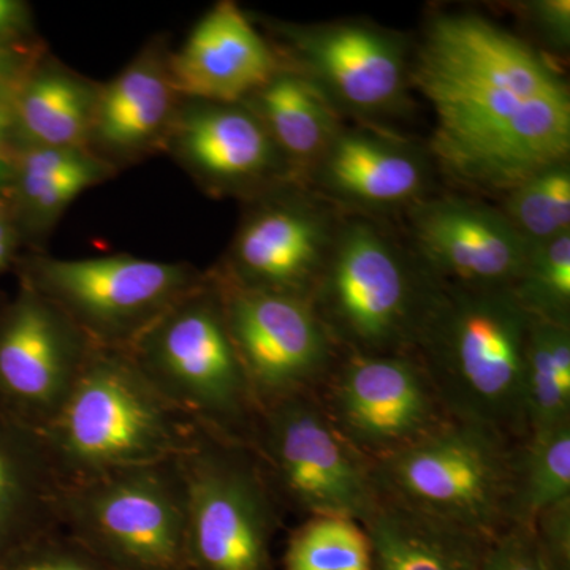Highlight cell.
<instances>
[{"label":"cell","instance_id":"1","mask_svg":"<svg viewBox=\"0 0 570 570\" xmlns=\"http://www.w3.org/2000/svg\"><path fill=\"white\" fill-rule=\"evenodd\" d=\"M411 85L434 112L431 157L464 186L505 194L569 160L568 80L546 52L482 14H434Z\"/></svg>","mask_w":570,"mask_h":570},{"label":"cell","instance_id":"2","mask_svg":"<svg viewBox=\"0 0 570 570\" xmlns=\"http://www.w3.org/2000/svg\"><path fill=\"white\" fill-rule=\"evenodd\" d=\"M531 316L505 287L441 284L412 355L450 420L527 436L523 367Z\"/></svg>","mask_w":570,"mask_h":570},{"label":"cell","instance_id":"3","mask_svg":"<svg viewBox=\"0 0 570 570\" xmlns=\"http://www.w3.org/2000/svg\"><path fill=\"white\" fill-rule=\"evenodd\" d=\"M37 431L63 489L181 459L202 433L124 348L97 346L58 414Z\"/></svg>","mask_w":570,"mask_h":570},{"label":"cell","instance_id":"4","mask_svg":"<svg viewBox=\"0 0 570 570\" xmlns=\"http://www.w3.org/2000/svg\"><path fill=\"white\" fill-rule=\"evenodd\" d=\"M439 288L387 227L343 214L309 299L341 352L412 354Z\"/></svg>","mask_w":570,"mask_h":570},{"label":"cell","instance_id":"5","mask_svg":"<svg viewBox=\"0 0 570 570\" xmlns=\"http://www.w3.org/2000/svg\"><path fill=\"white\" fill-rule=\"evenodd\" d=\"M124 351L149 384L200 430L253 450L261 406L212 272Z\"/></svg>","mask_w":570,"mask_h":570},{"label":"cell","instance_id":"6","mask_svg":"<svg viewBox=\"0 0 570 570\" xmlns=\"http://www.w3.org/2000/svg\"><path fill=\"white\" fill-rule=\"evenodd\" d=\"M513 444L489 428L449 420L373 464L379 493L493 540L510 527Z\"/></svg>","mask_w":570,"mask_h":570},{"label":"cell","instance_id":"7","mask_svg":"<svg viewBox=\"0 0 570 570\" xmlns=\"http://www.w3.org/2000/svg\"><path fill=\"white\" fill-rule=\"evenodd\" d=\"M62 527L110 570H189L178 460L66 487Z\"/></svg>","mask_w":570,"mask_h":570},{"label":"cell","instance_id":"8","mask_svg":"<svg viewBox=\"0 0 570 570\" xmlns=\"http://www.w3.org/2000/svg\"><path fill=\"white\" fill-rule=\"evenodd\" d=\"M178 468L189 570H276L279 501L253 450L202 430Z\"/></svg>","mask_w":570,"mask_h":570},{"label":"cell","instance_id":"9","mask_svg":"<svg viewBox=\"0 0 570 570\" xmlns=\"http://www.w3.org/2000/svg\"><path fill=\"white\" fill-rule=\"evenodd\" d=\"M186 262L132 254L26 258L21 283L47 298L97 347L127 348L168 307L204 283Z\"/></svg>","mask_w":570,"mask_h":570},{"label":"cell","instance_id":"10","mask_svg":"<svg viewBox=\"0 0 570 570\" xmlns=\"http://www.w3.org/2000/svg\"><path fill=\"white\" fill-rule=\"evenodd\" d=\"M253 452L277 501L307 517L365 523L381 501L373 463L336 430L316 395L261 409Z\"/></svg>","mask_w":570,"mask_h":570},{"label":"cell","instance_id":"11","mask_svg":"<svg viewBox=\"0 0 570 570\" xmlns=\"http://www.w3.org/2000/svg\"><path fill=\"white\" fill-rule=\"evenodd\" d=\"M264 22L284 66L314 82L340 116L373 124L407 110L411 62L400 33L362 21Z\"/></svg>","mask_w":570,"mask_h":570},{"label":"cell","instance_id":"12","mask_svg":"<svg viewBox=\"0 0 570 570\" xmlns=\"http://www.w3.org/2000/svg\"><path fill=\"white\" fill-rule=\"evenodd\" d=\"M238 228L212 272L250 291L309 298L328 261L343 212L305 184L245 202Z\"/></svg>","mask_w":570,"mask_h":570},{"label":"cell","instance_id":"13","mask_svg":"<svg viewBox=\"0 0 570 570\" xmlns=\"http://www.w3.org/2000/svg\"><path fill=\"white\" fill-rule=\"evenodd\" d=\"M316 396L336 430L373 464L450 420L412 354L341 352Z\"/></svg>","mask_w":570,"mask_h":570},{"label":"cell","instance_id":"14","mask_svg":"<svg viewBox=\"0 0 570 570\" xmlns=\"http://www.w3.org/2000/svg\"><path fill=\"white\" fill-rule=\"evenodd\" d=\"M212 275L219 285L228 330L258 406L316 395L341 351L311 299L250 291Z\"/></svg>","mask_w":570,"mask_h":570},{"label":"cell","instance_id":"15","mask_svg":"<svg viewBox=\"0 0 570 570\" xmlns=\"http://www.w3.org/2000/svg\"><path fill=\"white\" fill-rule=\"evenodd\" d=\"M164 153L214 198L249 202L298 183L264 124L243 102L183 99Z\"/></svg>","mask_w":570,"mask_h":570},{"label":"cell","instance_id":"16","mask_svg":"<svg viewBox=\"0 0 570 570\" xmlns=\"http://www.w3.org/2000/svg\"><path fill=\"white\" fill-rule=\"evenodd\" d=\"M91 348L61 309L21 283L0 317V392L40 430L66 403Z\"/></svg>","mask_w":570,"mask_h":570},{"label":"cell","instance_id":"17","mask_svg":"<svg viewBox=\"0 0 570 570\" xmlns=\"http://www.w3.org/2000/svg\"><path fill=\"white\" fill-rule=\"evenodd\" d=\"M409 238L441 284L512 287L531 247L501 209L461 197H428L407 212Z\"/></svg>","mask_w":570,"mask_h":570},{"label":"cell","instance_id":"18","mask_svg":"<svg viewBox=\"0 0 570 570\" xmlns=\"http://www.w3.org/2000/svg\"><path fill=\"white\" fill-rule=\"evenodd\" d=\"M431 154L377 124H343L307 176L309 187L340 212L377 217L430 197Z\"/></svg>","mask_w":570,"mask_h":570},{"label":"cell","instance_id":"19","mask_svg":"<svg viewBox=\"0 0 570 570\" xmlns=\"http://www.w3.org/2000/svg\"><path fill=\"white\" fill-rule=\"evenodd\" d=\"M170 48L154 37L110 81L100 82L88 151L111 170L164 153L183 97L170 73Z\"/></svg>","mask_w":570,"mask_h":570},{"label":"cell","instance_id":"20","mask_svg":"<svg viewBox=\"0 0 570 570\" xmlns=\"http://www.w3.org/2000/svg\"><path fill=\"white\" fill-rule=\"evenodd\" d=\"M283 66L268 37L232 0L214 3L170 52L176 91L206 102H245Z\"/></svg>","mask_w":570,"mask_h":570},{"label":"cell","instance_id":"21","mask_svg":"<svg viewBox=\"0 0 570 570\" xmlns=\"http://www.w3.org/2000/svg\"><path fill=\"white\" fill-rule=\"evenodd\" d=\"M115 175L88 149L17 142L3 197L9 202L22 243L41 245L81 194Z\"/></svg>","mask_w":570,"mask_h":570},{"label":"cell","instance_id":"22","mask_svg":"<svg viewBox=\"0 0 570 570\" xmlns=\"http://www.w3.org/2000/svg\"><path fill=\"white\" fill-rule=\"evenodd\" d=\"M100 82L43 56L14 96V140L41 148L88 149Z\"/></svg>","mask_w":570,"mask_h":570},{"label":"cell","instance_id":"23","mask_svg":"<svg viewBox=\"0 0 570 570\" xmlns=\"http://www.w3.org/2000/svg\"><path fill=\"white\" fill-rule=\"evenodd\" d=\"M363 528L373 570H480L491 542L382 497Z\"/></svg>","mask_w":570,"mask_h":570},{"label":"cell","instance_id":"24","mask_svg":"<svg viewBox=\"0 0 570 570\" xmlns=\"http://www.w3.org/2000/svg\"><path fill=\"white\" fill-rule=\"evenodd\" d=\"M243 104L264 124L299 184L306 183L344 124L321 89L287 66Z\"/></svg>","mask_w":570,"mask_h":570},{"label":"cell","instance_id":"25","mask_svg":"<svg viewBox=\"0 0 570 570\" xmlns=\"http://www.w3.org/2000/svg\"><path fill=\"white\" fill-rule=\"evenodd\" d=\"M62 493L43 441L21 453L0 438V542L22 534L28 546L59 532Z\"/></svg>","mask_w":570,"mask_h":570},{"label":"cell","instance_id":"26","mask_svg":"<svg viewBox=\"0 0 570 570\" xmlns=\"http://www.w3.org/2000/svg\"><path fill=\"white\" fill-rule=\"evenodd\" d=\"M570 498V423L513 444L510 527H532L542 510Z\"/></svg>","mask_w":570,"mask_h":570},{"label":"cell","instance_id":"27","mask_svg":"<svg viewBox=\"0 0 570 570\" xmlns=\"http://www.w3.org/2000/svg\"><path fill=\"white\" fill-rule=\"evenodd\" d=\"M523 414L527 434L570 423V325L531 317Z\"/></svg>","mask_w":570,"mask_h":570},{"label":"cell","instance_id":"28","mask_svg":"<svg viewBox=\"0 0 570 570\" xmlns=\"http://www.w3.org/2000/svg\"><path fill=\"white\" fill-rule=\"evenodd\" d=\"M284 570H373L365 528L346 517H307L288 535Z\"/></svg>","mask_w":570,"mask_h":570},{"label":"cell","instance_id":"29","mask_svg":"<svg viewBox=\"0 0 570 570\" xmlns=\"http://www.w3.org/2000/svg\"><path fill=\"white\" fill-rule=\"evenodd\" d=\"M501 213L528 246L570 232L569 160L543 168L504 194Z\"/></svg>","mask_w":570,"mask_h":570},{"label":"cell","instance_id":"30","mask_svg":"<svg viewBox=\"0 0 570 570\" xmlns=\"http://www.w3.org/2000/svg\"><path fill=\"white\" fill-rule=\"evenodd\" d=\"M510 291L531 317L570 325V232L532 246Z\"/></svg>","mask_w":570,"mask_h":570},{"label":"cell","instance_id":"31","mask_svg":"<svg viewBox=\"0 0 570 570\" xmlns=\"http://www.w3.org/2000/svg\"><path fill=\"white\" fill-rule=\"evenodd\" d=\"M0 570H110L70 535L55 534L33 540L14 551Z\"/></svg>","mask_w":570,"mask_h":570},{"label":"cell","instance_id":"32","mask_svg":"<svg viewBox=\"0 0 570 570\" xmlns=\"http://www.w3.org/2000/svg\"><path fill=\"white\" fill-rule=\"evenodd\" d=\"M480 570H549L531 527H509L489 543Z\"/></svg>","mask_w":570,"mask_h":570},{"label":"cell","instance_id":"33","mask_svg":"<svg viewBox=\"0 0 570 570\" xmlns=\"http://www.w3.org/2000/svg\"><path fill=\"white\" fill-rule=\"evenodd\" d=\"M531 528L547 568L570 570V498L542 510Z\"/></svg>","mask_w":570,"mask_h":570},{"label":"cell","instance_id":"34","mask_svg":"<svg viewBox=\"0 0 570 570\" xmlns=\"http://www.w3.org/2000/svg\"><path fill=\"white\" fill-rule=\"evenodd\" d=\"M521 17L551 50L564 52L570 47L569 0H532L519 7Z\"/></svg>","mask_w":570,"mask_h":570},{"label":"cell","instance_id":"35","mask_svg":"<svg viewBox=\"0 0 570 570\" xmlns=\"http://www.w3.org/2000/svg\"><path fill=\"white\" fill-rule=\"evenodd\" d=\"M45 52L47 51L39 40L0 45V96L17 89Z\"/></svg>","mask_w":570,"mask_h":570},{"label":"cell","instance_id":"36","mask_svg":"<svg viewBox=\"0 0 570 570\" xmlns=\"http://www.w3.org/2000/svg\"><path fill=\"white\" fill-rule=\"evenodd\" d=\"M33 39L32 10L22 0H0V45Z\"/></svg>","mask_w":570,"mask_h":570},{"label":"cell","instance_id":"37","mask_svg":"<svg viewBox=\"0 0 570 570\" xmlns=\"http://www.w3.org/2000/svg\"><path fill=\"white\" fill-rule=\"evenodd\" d=\"M18 88L0 96V195L2 197L9 186L11 163H13L14 148H17L13 107Z\"/></svg>","mask_w":570,"mask_h":570},{"label":"cell","instance_id":"38","mask_svg":"<svg viewBox=\"0 0 570 570\" xmlns=\"http://www.w3.org/2000/svg\"><path fill=\"white\" fill-rule=\"evenodd\" d=\"M21 245V234L9 202L0 195V273L13 264Z\"/></svg>","mask_w":570,"mask_h":570}]
</instances>
